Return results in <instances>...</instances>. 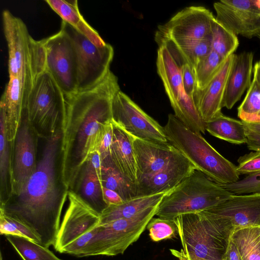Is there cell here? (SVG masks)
<instances>
[{"mask_svg": "<svg viewBox=\"0 0 260 260\" xmlns=\"http://www.w3.org/2000/svg\"><path fill=\"white\" fill-rule=\"evenodd\" d=\"M62 130L46 139L37 168L22 189L0 204V213L27 227L48 248L55 244L69 191L61 171Z\"/></svg>", "mask_w": 260, "mask_h": 260, "instance_id": "cell-1", "label": "cell"}, {"mask_svg": "<svg viewBox=\"0 0 260 260\" xmlns=\"http://www.w3.org/2000/svg\"><path fill=\"white\" fill-rule=\"evenodd\" d=\"M120 90L117 77L110 70L95 85L66 98L61 171L69 190L90 155L96 151L105 125L112 122V100Z\"/></svg>", "mask_w": 260, "mask_h": 260, "instance_id": "cell-2", "label": "cell"}, {"mask_svg": "<svg viewBox=\"0 0 260 260\" xmlns=\"http://www.w3.org/2000/svg\"><path fill=\"white\" fill-rule=\"evenodd\" d=\"M168 142L196 169L216 183L228 184L240 179L237 166L217 151L202 136L190 129L172 114L164 127Z\"/></svg>", "mask_w": 260, "mask_h": 260, "instance_id": "cell-3", "label": "cell"}, {"mask_svg": "<svg viewBox=\"0 0 260 260\" xmlns=\"http://www.w3.org/2000/svg\"><path fill=\"white\" fill-rule=\"evenodd\" d=\"M175 221L188 260H222L235 228L225 219L208 218L199 213H186Z\"/></svg>", "mask_w": 260, "mask_h": 260, "instance_id": "cell-4", "label": "cell"}, {"mask_svg": "<svg viewBox=\"0 0 260 260\" xmlns=\"http://www.w3.org/2000/svg\"><path fill=\"white\" fill-rule=\"evenodd\" d=\"M233 195L196 169L165 194L155 215L174 220L182 214L199 213L211 208Z\"/></svg>", "mask_w": 260, "mask_h": 260, "instance_id": "cell-5", "label": "cell"}, {"mask_svg": "<svg viewBox=\"0 0 260 260\" xmlns=\"http://www.w3.org/2000/svg\"><path fill=\"white\" fill-rule=\"evenodd\" d=\"M24 109L39 138L46 140L62 130L66 113V98L47 70L34 79Z\"/></svg>", "mask_w": 260, "mask_h": 260, "instance_id": "cell-6", "label": "cell"}, {"mask_svg": "<svg viewBox=\"0 0 260 260\" xmlns=\"http://www.w3.org/2000/svg\"><path fill=\"white\" fill-rule=\"evenodd\" d=\"M60 29L69 37L74 48L77 91L95 85L110 70L114 56L112 46L108 43L103 47L96 46L75 27L63 21Z\"/></svg>", "mask_w": 260, "mask_h": 260, "instance_id": "cell-7", "label": "cell"}, {"mask_svg": "<svg viewBox=\"0 0 260 260\" xmlns=\"http://www.w3.org/2000/svg\"><path fill=\"white\" fill-rule=\"evenodd\" d=\"M158 205L148 208L129 218L99 224L92 240V256L122 254L140 237L155 215Z\"/></svg>", "mask_w": 260, "mask_h": 260, "instance_id": "cell-8", "label": "cell"}, {"mask_svg": "<svg viewBox=\"0 0 260 260\" xmlns=\"http://www.w3.org/2000/svg\"><path fill=\"white\" fill-rule=\"evenodd\" d=\"M112 122L134 137L153 142H168L164 127L120 90L112 100Z\"/></svg>", "mask_w": 260, "mask_h": 260, "instance_id": "cell-9", "label": "cell"}, {"mask_svg": "<svg viewBox=\"0 0 260 260\" xmlns=\"http://www.w3.org/2000/svg\"><path fill=\"white\" fill-rule=\"evenodd\" d=\"M46 52V68L65 98L77 91V64L74 48L68 35L61 29L42 39Z\"/></svg>", "mask_w": 260, "mask_h": 260, "instance_id": "cell-10", "label": "cell"}, {"mask_svg": "<svg viewBox=\"0 0 260 260\" xmlns=\"http://www.w3.org/2000/svg\"><path fill=\"white\" fill-rule=\"evenodd\" d=\"M214 18L212 13L204 7H187L159 25L155 36L173 40L211 39Z\"/></svg>", "mask_w": 260, "mask_h": 260, "instance_id": "cell-11", "label": "cell"}, {"mask_svg": "<svg viewBox=\"0 0 260 260\" xmlns=\"http://www.w3.org/2000/svg\"><path fill=\"white\" fill-rule=\"evenodd\" d=\"M37 136L28 121L26 112L22 111L21 119L12 150V195L18 194L35 172Z\"/></svg>", "mask_w": 260, "mask_h": 260, "instance_id": "cell-12", "label": "cell"}, {"mask_svg": "<svg viewBox=\"0 0 260 260\" xmlns=\"http://www.w3.org/2000/svg\"><path fill=\"white\" fill-rule=\"evenodd\" d=\"M217 21L236 36L251 39L260 35L257 0H222L214 3Z\"/></svg>", "mask_w": 260, "mask_h": 260, "instance_id": "cell-13", "label": "cell"}, {"mask_svg": "<svg viewBox=\"0 0 260 260\" xmlns=\"http://www.w3.org/2000/svg\"><path fill=\"white\" fill-rule=\"evenodd\" d=\"M4 35L9 52V77L34 78L30 68L29 40L31 36L23 21L9 10L2 13Z\"/></svg>", "mask_w": 260, "mask_h": 260, "instance_id": "cell-14", "label": "cell"}, {"mask_svg": "<svg viewBox=\"0 0 260 260\" xmlns=\"http://www.w3.org/2000/svg\"><path fill=\"white\" fill-rule=\"evenodd\" d=\"M68 205L59 226L54 247L62 249L100 224V215L89 207L76 193L69 190Z\"/></svg>", "mask_w": 260, "mask_h": 260, "instance_id": "cell-15", "label": "cell"}, {"mask_svg": "<svg viewBox=\"0 0 260 260\" xmlns=\"http://www.w3.org/2000/svg\"><path fill=\"white\" fill-rule=\"evenodd\" d=\"M208 218L230 221L236 229L260 226V194H234L211 208L199 212Z\"/></svg>", "mask_w": 260, "mask_h": 260, "instance_id": "cell-16", "label": "cell"}, {"mask_svg": "<svg viewBox=\"0 0 260 260\" xmlns=\"http://www.w3.org/2000/svg\"><path fill=\"white\" fill-rule=\"evenodd\" d=\"M196 169L193 164L180 153L164 169L138 181L135 186L136 197L169 192Z\"/></svg>", "mask_w": 260, "mask_h": 260, "instance_id": "cell-17", "label": "cell"}, {"mask_svg": "<svg viewBox=\"0 0 260 260\" xmlns=\"http://www.w3.org/2000/svg\"><path fill=\"white\" fill-rule=\"evenodd\" d=\"M133 138L137 164V183L164 169L181 153L169 142L156 143Z\"/></svg>", "mask_w": 260, "mask_h": 260, "instance_id": "cell-18", "label": "cell"}, {"mask_svg": "<svg viewBox=\"0 0 260 260\" xmlns=\"http://www.w3.org/2000/svg\"><path fill=\"white\" fill-rule=\"evenodd\" d=\"M33 82L30 76L9 77L1 96L5 105L8 138L13 146Z\"/></svg>", "mask_w": 260, "mask_h": 260, "instance_id": "cell-19", "label": "cell"}, {"mask_svg": "<svg viewBox=\"0 0 260 260\" xmlns=\"http://www.w3.org/2000/svg\"><path fill=\"white\" fill-rule=\"evenodd\" d=\"M235 54L229 56L209 83L203 89H197L193 100L205 123L221 113L226 84Z\"/></svg>", "mask_w": 260, "mask_h": 260, "instance_id": "cell-20", "label": "cell"}, {"mask_svg": "<svg viewBox=\"0 0 260 260\" xmlns=\"http://www.w3.org/2000/svg\"><path fill=\"white\" fill-rule=\"evenodd\" d=\"M253 60L252 52L235 54L226 84L222 108L232 109L249 87L253 70Z\"/></svg>", "mask_w": 260, "mask_h": 260, "instance_id": "cell-21", "label": "cell"}, {"mask_svg": "<svg viewBox=\"0 0 260 260\" xmlns=\"http://www.w3.org/2000/svg\"><path fill=\"white\" fill-rule=\"evenodd\" d=\"M156 68L171 106L174 108L188 95L183 88L180 67L164 45H158Z\"/></svg>", "mask_w": 260, "mask_h": 260, "instance_id": "cell-22", "label": "cell"}, {"mask_svg": "<svg viewBox=\"0 0 260 260\" xmlns=\"http://www.w3.org/2000/svg\"><path fill=\"white\" fill-rule=\"evenodd\" d=\"M71 191L100 215L108 206L104 199L101 177L89 160L81 168Z\"/></svg>", "mask_w": 260, "mask_h": 260, "instance_id": "cell-23", "label": "cell"}, {"mask_svg": "<svg viewBox=\"0 0 260 260\" xmlns=\"http://www.w3.org/2000/svg\"><path fill=\"white\" fill-rule=\"evenodd\" d=\"M112 124L113 136L110 153L111 158L123 176L136 186L137 181V164L133 136Z\"/></svg>", "mask_w": 260, "mask_h": 260, "instance_id": "cell-24", "label": "cell"}, {"mask_svg": "<svg viewBox=\"0 0 260 260\" xmlns=\"http://www.w3.org/2000/svg\"><path fill=\"white\" fill-rule=\"evenodd\" d=\"M155 38L158 45L166 47L180 67L187 63L194 69L212 50L211 39L173 40L157 36Z\"/></svg>", "mask_w": 260, "mask_h": 260, "instance_id": "cell-25", "label": "cell"}, {"mask_svg": "<svg viewBox=\"0 0 260 260\" xmlns=\"http://www.w3.org/2000/svg\"><path fill=\"white\" fill-rule=\"evenodd\" d=\"M13 145L8 138L5 109L0 101V204L11 196L13 190L12 177Z\"/></svg>", "mask_w": 260, "mask_h": 260, "instance_id": "cell-26", "label": "cell"}, {"mask_svg": "<svg viewBox=\"0 0 260 260\" xmlns=\"http://www.w3.org/2000/svg\"><path fill=\"white\" fill-rule=\"evenodd\" d=\"M166 193L136 197L117 205H109L100 215L99 224L133 217L148 208L159 205Z\"/></svg>", "mask_w": 260, "mask_h": 260, "instance_id": "cell-27", "label": "cell"}, {"mask_svg": "<svg viewBox=\"0 0 260 260\" xmlns=\"http://www.w3.org/2000/svg\"><path fill=\"white\" fill-rule=\"evenodd\" d=\"M205 124L206 131L215 137L235 144H246L245 127L241 120L221 112Z\"/></svg>", "mask_w": 260, "mask_h": 260, "instance_id": "cell-28", "label": "cell"}, {"mask_svg": "<svg viewBox=\"0 0 260 260\" xmlns=\"http://www.w3.org/2000/svg\"><path fill=\"white\" fill-rule=\"evenodd\" d=\"M102 186L117 192L123 201L136 197L135 185L128 181L115 165L111 155L101 158Z\"/></svg>", "mask_w": 260, "mask_h": 260, "instance_id": "cell-29", "label": "cell"}, {"mask_svg": "<svg viewBox=\"0 0 260 260\" xmlns=\"http://www.w3.org/2000/svg\"><path fill=\"white\" fill-rule=\"evenodd\" d=\"M231 239L242 260H260V238L257 226L236 229Z\"/></svg>", "mask_w": 260, "mask_h": 260, "instance_id": "cell-30", "label": "cell"}, {"mask_svg": "<svg viewBox=\"0 0 260 260\" xmlns=\"http://www.w3.org/2000/svg\"><path fill=\"white\" fill-rule=\"evenodd\" d=\"M212 50L223 59L234 54L239 42L236 35L217 21L215 17L211 26Z\"/></svg>", "mask_w": 260, "mask_h": 260, "instance_id": "cell-31", "label": "cell"}, {"mask_svg": "<svg viewBox=\"0 0 260 260\" xmlns=\"http://www.w3.org/2000/svg\"><path fill=\"white\" fill-rule=\"evenodd\" d=\"M253 74L251 84L238 108V117L247 123H256L260 117V81L253 70Z\"/></svg>", "mask_w": 260, "mask_h": 260, "instance_id": "cell-32", "label": "cell"}, {"mask_svg": "<svg viewBox=\"0 0 260 260\" xmlns=\"http://www.w3.org/2000/svg\"><path fill=\"white\" fill-rule=\"evenodd\" d=\"M5 236L23 260H61L48 248L26 238L12 235Z\"/></svg>", "mask_w": 260, "mask_h": 260, "instance_id": "cell-33", "label": "cell"}, {"mask_svg": "<svg viewBox=\"0 0 260 260\" xmlns=\"http://www.w3.org/2000/svg\"><path fill=\"white\" fill-rule=\"evenodd\" d=\"M225 60L212 50L198 63L194 69L197 89H203L207 86Z\"/></svg>", "mask_w": 260, "mask_h": 260, "instance_id": "cell-34", "label": "cell"}, {"mask_svg": "<svg viewBox=\"0 0 260 260\" xmlns=\"http://www.w3.org/2000/svg\"><path fill=\"white\" fill-rule=\"evenodd\" d=\"M45 2L62 18V21L74 27L84 19L79 11L76 0H46Z\"/></svg>", "mask_w": 260, "mask_h": 260, "instance_id": "cell-35", "label": "cell"}, {"mask_svg": "<svg viewBox=\"0 0 260 260\" xmlns=\"http://www.w3.org/2000/svg\"><path fill=\"white\" fill-rule=\"evenodd\" d=\"M146 229L149 232L151 239L154 242L175 238L178 234L174 220L160 217H153L148 222Z\"/></svg>", "mask_w": 260, "mask_h": 260, "instance_id": "cell-36", "label": "cell"}, {"mask_svg": "<svg viewBox=\"0 0 260 260\" xmlns=\"http://www.w3.org/2000/svg\"><path fill=\"white\" fill-rule=\"evenodd\" d=\"M221 185L235 195L260 194V172L247 175L234 183Z\"/></svg>", "mask_w": 260, "mask_h": 260, "instance_id": "cell-37", "label": "cell"}, {"mask_svg": "<svg viewBox=\"0 0 260 260\" xmlns=\"http://www.w3.org/2000/svg\"><path fill=\"white\" fill-rule=\"evenodd\" d=\"M0 233L5 236L12 235L24 237L40 244L39 238L27 227L2 213H0Z\"/></svg>", "mask_w": 260, "mask_h": 260, "instance_id": "cell-38", "label": "cell"}, {"mask_svg": "<svg viewBox=\"0 0 260 260\" xmlns=\"http://www.w3.org/2000/svg\"><path fill=\"white\" fill-rule=\"evenodd\" d=\"M238 163L237 170L240 175L260 172V151H254L239 157Z\"/></svg>", "mask_w": 260, "mask_h": 260, "instance_id": "cell-39", "label": "cell"}, {"mask_svg": "<svg viewBox=\"0 0 260 260\" xmlns=\"http://www.w3.org/2000/svg\"><path fill=\"white\" fill-rule=\"evenodd\" d=\"M180 68L184 91L187 95L193 98L197 89L194 69L187 63L183 64Z\"/></svg>", "mask_w": 260, "mask_h": 260, "instance_id": "cell-40", "label": "cell"}, {"mask_svg": "<svg viewBox=\"0 0 260 260\" xmlns=\"http://www.w3.org/2000/svg\"><path fill=\"white\" fill-rule=\"evenodd\" d=\"M113 136L112 122L105 125L102 133L96 151H98L101 158L110 154Z\"/></svg>", "mask_w": 260, "mask_h": 260, "instance_id": "cell-41", "label": "cell"}, {"mask_svg": "<svg viewBox=\"0 0 260 260\" xmlns=\"http://www.w3.org/2000/svg\"><path fill=\"white\" fill-rule=\"evenodd\" d=\"M75 28L96 46L103 47L107 45L99 33L84 19Z\"/></svg>", "mask_w": 260, "mask_h": 260, "instance_id": "cell-42", "label": "cell"}, {"mask_svg": "<svg viewBox=\"0 0 260 260\" xmlns=\"http://www.w3.org/2000/svg\"><path fill=\"white\" fill-rule=\"evenodd\" d=\"M245 127L247 148L252 151H260V134L251 130L245 126Z\"/></svg>", "mask_w": 260, "mask_h": 260, "instance_id": "cell-43", "label": "cell"}, {"mask_svg": "<svg viewBox=\"0 0 260 260\" xmlns=\"http://www.w3.org/2000/svg\"><path fill=\"white\" fill-rule=\"evenodd\" d=\"M104 199L108 205H117L121 203L123 200L116 191L103 187Z\"/></svg>", "mask_w": 260, "mask_h": 260, "instance_id": "cell-44", "label": "cell"}, {"mask_svg": "<svg viewBox=\"0 0 260 260\" xmlns=\"http://www.w3.org/2000/svg\"><path fill=\"white\" fill-rule=\"evenodd\" d=\"M223 259L224 260H242L238 248L231 238Z\"/></svg>", "mask_w": 260, "mask_h": 260, "instance_id": "cell-45", "label": "cell"}, {"mask_svg": "<svg viewBox=\"0 0 260 260\" xmlns=\"http://www.w3.org/2000/svg\"><path fill=\"white\" fill-rule=\"evenodd\" d=\"M245 126L251 130L260 134V123H247L243 122Z\"/></svg>", "mask_w": 260, "mask_h": 260, "instance_id": "cell-46", "label": "cell"}, {"mask_svg": "<svg viewBox=\"0 0 260 260\" xmlns=\"http://www.w3.org/2000/svg\"><path fill=\"white\" fill-rule=\"evenodd\" d=\"M170 251L172 254L177 257L179 260H188L181 251H179L174 249H170Z\"/></svg>", "mask_w": 260, "mask_h": 260, "instance_id": "cell-47", "label": "cell"}, {"mask_svg": "<svg viewBox=\"0 0 260 260\" xmlns=\"http://www.w3.org/2000/svg\"><path fill=\"white\" fill-rule=\"evenodd\" d=\"M253 70H254L257 75V77L260 81V60L256 62L253 67Z\"/></svg>", "mask_w": 260, "mask_h": 260, "instance_id": "cell-48", "label": "cell"}, {"mask_svg": "<svg viewBox=\"0 0 260 260\" xmlns=\"http://www.w3.org/2000/svg\"><path fill=\"white\" fill-rule=\"evenodd\" d=\"M257 228H258V233H259V238H260V226H257Z\"/></svg>", "mask_w": 260, "mask_h": 260, "instance_id": "cell-49", "label": "cell"}, {"mask_svg": "<svg viewBox=\"0 0 260 260\" xmlns=\"http://www.w3.org/2000/svg\"><path fill=\"white\" fill-rule=\"evenodd\" d=\"M0 260H3V257H2V254L1 252Z\"/></svg>", "mask_w": 260, "mask_h": 260, "instance_id": "cell-50", "label": "cell"}, {"mask_svg": "<svg viewBox=\"0 0 260 260\" xmlns=\"http://www.w3.org/2000/svg\"><path fill=\"white\" fill-rule=\"evenodd\" d=\"M256 123H260V117L259 118H258V120H257V122Z\"/></svg>", "mask_w": 260, "mask_h": 260, "instance_id": "cell-51", "label": "cell"}, {"mask_svg": "<svg viewBox=\"0 0 260 260\" xmlns=\"http://www.w3.org/2000/svg\"><path fill=\"white\" fill-rule=\"evenodd\" d=\"M258 38L260 40V35L258 36Z\"/></svg>", "mask_w": 260, "mask_h": 260, "instance_id": "cell-52", "label": "cell"}]
</instances>
